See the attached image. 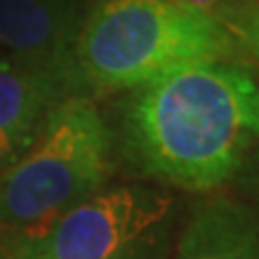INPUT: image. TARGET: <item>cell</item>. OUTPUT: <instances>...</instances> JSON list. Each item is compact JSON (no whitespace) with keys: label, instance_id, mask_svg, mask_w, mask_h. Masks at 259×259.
I'll use <instances>...</instances> for the list:
<instances>
[{"label":"cell","instance_id":"obj_4","mask_svg":"<svg viewBox=\"0 0 259 259\" xmlns=\"http://www.w3.org/2000/svg\"><path fill=\"white\" fill-rule=\"evenodd\" d=\"M175 199L158 186L104 188L32 231L0 233L11 259H171Z\"/></svg>","mask_w":259,"mask_h":259},{"label":"cell","instance_id":"obj_11","mask_svg":"<svg viewBox=\"0 0 259 259\" xmlns=\"http://www.w3.org/2000/svg\"><path fill=\"white\" fill-rule=\"evenodd\" d=\"M20 156H22V151L15 147L5 134H0V175H3L11 164H15V162L20 160Z\"/></svg>","mask_w":259,"mask_h":259},{"label":"cell","instance_id":"obj_8","mask_svg":"<svg viewBox=\"0 0 259 259\" xmlns=\"http://www.w3.org/2000/svg\"><path fill=\"white\" fill-rule=\"evenodd\" d=\"M225 28L236 39L238 48L242 46L259 63V0H250L246 7H242L225 24Z\"/></svg>","mask_w":259,"mask_h":259},{"label":"cell","instance_id":"obj_6","mask_svg":"<svg viewBox=\"0 0 259 259\" xmlns=\"http://www.w3.org/2000/svg\"><path fill=\"white\" fill-rule=\"evenodd\" d=\"M74 74L0 59V134L22 153L35 143L50 110L76 93Z\"/></svg>","mask_w":259,"mask_h":259},{"label":"cell","instance_id":"obj_9","mask_svg":"<svg viewBox=\"0 0 259 259\" xmlns=\"http://www.w3.org/2000/svg\"><path fill=\"white\" fill-rule=\"evenodd\" d=\"M166 3L180 7L184 11L205 15V18L225 26L242 7H246L250 3V0H166Z\"/></svg>","mask_w":259,"mask_h":259},{"label":"cell","instance_id":"obj_7","mask_svg":"<svg viewBox=\"0 0 259 259\" xmlns=\"http://www.w3.org/2000/svg\"><path fill=\"white\" fill-rule=\"evenodd\" d=\"M173 259H259V205L231 197L199 203Z\"/></svg>","mask_w":259,"mask_h":259},{"label":"cell","instance_id":"obj_3","mask_svg":"<svg viewBox=\"0 0 259 259\" xmlns=\"http://www.w3.org/2000/svg\"><path fill=\"white\" fill-rule=\"evenodd\" d=\"M112 143L91 97L69 95L56 104L35 143L0 175V233L41 229L104 190Z\"/></svg>","mask_w":259,"mask_h":259},{"label":"cell","instance_id":"obj_2","mask_svg":"<svg viewBox=\"0 0 259 259\" xmlns=\"http://www.w3.org/2000/svg\"><path fill=\"white\" fill-rule=\"evenodd\" d=\"M238 44L223 24L166 0H93L74 46L76 89L134 91L173 71L231 61Z\"/></svg>","mask_w":259,"mask_h":259},{"label":"cell","instance_id":"obj_1","mask_svg":"<svg viewBox=\"0 0 259 259\" xmlns=\"http://www.w3.org/2000/svg\"><path fill=\"white\" fill-rule=\"evenodd\" d=\"M259 145V71L216 61L134 89L121 106V149L143 177L212 192Z\"/></svg>","mask_w":259,"mask_h":259},{"label":"cell","instance_id":"obj_10","mask_svg":"<svg viewBox=\"0 0 259 259\" xmlns=\"http://www.w3.org/2000/svg\"><path fill=\"white\" fill-rule=\"evenodd\" d=\"M240 180H242V186L253 194L257 199V205H259V145L255 147V151L248 156L244 168L240 171Z\"/></svg>","mask_w":259,"mask_h":259},{"label":"cell","instance_id":"obj_5","mask_svg":"<svg viewBox=\"0 0 259 259\" xmlns=\"http://www.w3.org/2000/svg\"><path fill=\"white\" fill-rule=\"evenodd\" d=\"M82 18L84 0H0V59L74 74Z\"/></svg>","mask_w":259,"mask_h":259},{"label":"cell","instance_id":"obj_12","mask_svg":"<svg viewBox=\"0 0 259 259\" xmlns=\"http://www.w3.org/2000/svg\"><path fill=\"white\" fill-rule=\"evenodd\" d=\"M0 259H11V257H9V255H7V253H5V250H3V248H0Z\"/></svg>","mask_w":259,"mask_h":259}]
</instances>
